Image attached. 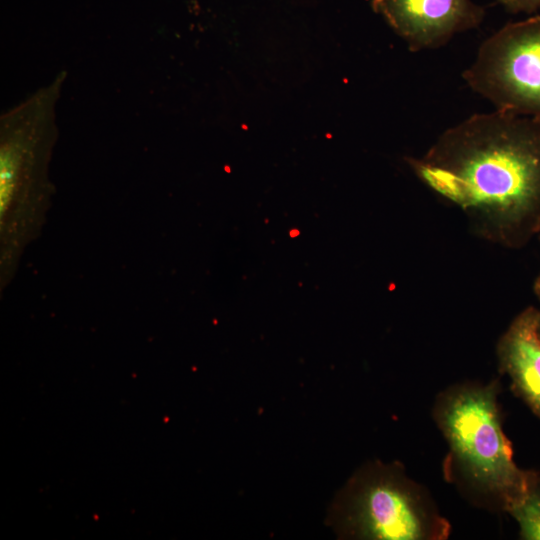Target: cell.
Instances as JSON below:
<instances>
[{"label":"cell","instance_id":"6da1fadb","mask_svg":"<svg viewBox=\"0 0 540 540\" xmlns=\"http://www.w3.org/2000/svg\"><path fill=\"white\" fill-rule=\"evenodd\" d=\"M408 163L487 239L519 248L540 233V119L497 109L472 114Z\"/></svg>","mask_w":540,"mask_h":540},{"label":"cell","instance_id":"7a4b0ae2","mask_svg":"<svg viewBox=\"0 0 540 540\" xmlns=\"http://www.w3.org/2000/svg\"><path fill=\"white\" fill-rule=\"evenodd\" d=\"M61 71L0 117V287L13 279L26 247L40 234L54 186L49 164L58 138Z\"/></svg>","mask_w":540,"mask_h":540},{"label":"cell","instance_id":"3957f363","mask_svg":"<svg viewBox=\"0 0 540 540\" xmlns=\"http://www.w3.org/2000/svg\"><path fill=\"white\" fill-rule=\"evenodd\" d=\"M498 392L496 381L452 386L439 394L433 416L449 446L448 479L479 504L508 513L540 485V472L514 461Z\"/></svg>","mask_w":540,"mask_h":540},{"label":"cell","instance_id":"277c9868","mask_svg":"<svg viewBox=\"0 0 540 540\" xmlns=\"http://www.w3.org/2000/svg\"><path fill=\"white\" fill-rule=\"evenodd\" d=\"M326 520L342 539L445 540L451 532L427 491L397 462L372 461L358 469Z\"/></svg>","mask_w":540,"mask_h":540},{"label":"cell","instance_id":"5b68a950","mask_svg":"<svg viewBox=\"0 0 540 540\" xmlns=\"http://www.w3.org/2000/svg\"><path fill=\"white\" fill-rule=\"evenodd\" d=\"M462 78L495 109L540 119V14L486 38Z\"/></svg>","mask_w":540,"mask_h":540},{"label":"cell","instance_id":"8992f818","mask_svg":"<svg viewBox=\"0 0 540 540\" xmlns=\"http://www.w3.org/2000/svg\"><path fill=\"white\" fill-rule=\"evenodd\" d=\"M371 6L412 52L445 46L478 28L486 14L473 0H372Z\"/></svg>","mask_w":540,"mask_h":540},{"label":"cell","instance_id":"52a82bcc","mask_svg":"<svg viewBox=\"0 0 540 540\" xmlns=\"http://www.w3.org/2000/svg\"><path fill=\"white\" fill-rule=\"evenodd\" d=\"M540 310L529 306L511 322L497 344L501 372L516 395L540 419Z\"/></svg>","mask_w":540,"mask_h":540},{"label":"cell","instance_id":"ba28073f","mask_svg":"<svg viewBox=\"0 0 540 540\" xmlns=\"http://www.w3.org/2000/svg\"><path fill=\"white\" fill-rule=\"evenodd\" d=\"M525 540H540V485L508 511Z\"/></svg>","mask_w":540,"mask_h":540},{"label":"cell","instance_id":"9c48e42d","mask_svg":"<svg viewBox=\"0 0 540 540\" xmlns=\"http://www.w3.org/2000/svg\"><path fill=\"white\" fill-rule=\"evenodd\" d=\"M494 2L513 15H532L540 10V0H494Z\"/></svg>","mask_w":540,"mask_h":540},{"label":"cell","instance_id":"30bf717a","mask_svg":"<svg viewBox=\"0 0 540 540\" xmlns=\"http://www.w3.org/2000/svg\"><path fill=\"white\" fill-rule=\"evenodd\" d=\"M533 289H534L535 296L540 301V272L534 281Z\"/></svg>","mask_w":540,"mask_h":540},{"label":"cell","instance_id":"8fae6325","mask_svg":"<svg viewBox=\"0 0 540 540\" xmlns=\"http://www.w3.org/2000/svg\"><path fill=\"white\" fill-rule=\"evenodd\" d=\"M538 334H539V337H540V318H539V323H538Z\"/></svg>","mask_w":540,"mask_h":540}]
</instances>
